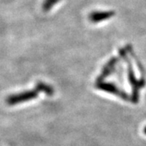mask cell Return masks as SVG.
<instances>
[{"instance_id": "4", "label": "cell", "mask_w": 146, "mask_h": 146, "mask_svg": "<svg viewBox=\"0 0 146 146\" xmlns=\"http://www.w3.org/2000/svg\"><path fill=\"white\" fill-rule=\"evenodd\" d=\"M36 90L43 91L46 94H50V95L53 93L52 89L50 86H48V85H46V84H45L43 83H38L36 84Z\"/></svg>"}, {"instance_id": "1", "label": "cell", "mask_w": 146, "mask_h": 146, "mask_svg": "<svg viewBox=\"0 0 146 146\" xmlns=\"http://www.w3.org/2000/svg\"><path fill=\"white\" fill-rule=\"evenodd\" d=\"M37 91L38 90H28L20 94L11 95L7 98V103L8 105H16L30 101L37 97Z\"/></svg>"}, {"instance_id": "3", "label": "cell", "mask_w": 146, "mask_h": 146, "mask_svg": "<svg viewBox=\"0 0 146 146\" xmlns=\"http://www.w3.org/2000/svg\"><path fill=\"white\" fill-rule=\"evenodd\" d=\"M60 0H44L42 4V10L44 11H49L54 5H56Z\"/></svg>"}, {"instance_id": "2", "label": "cell", "mask_w": 146, "mask_h": 146, "mask_svg": "<svg viewBox=\"0 0 146 146\" xmlns=\"http://www.w3.org/2000/svg\"><path fill=\"white\" fill-rule=\"evenodd\" d=\"M115 15V11H93L89 16V21L93 23H98L101 21L109 20Z\"/></svg>"}]
</instances>
